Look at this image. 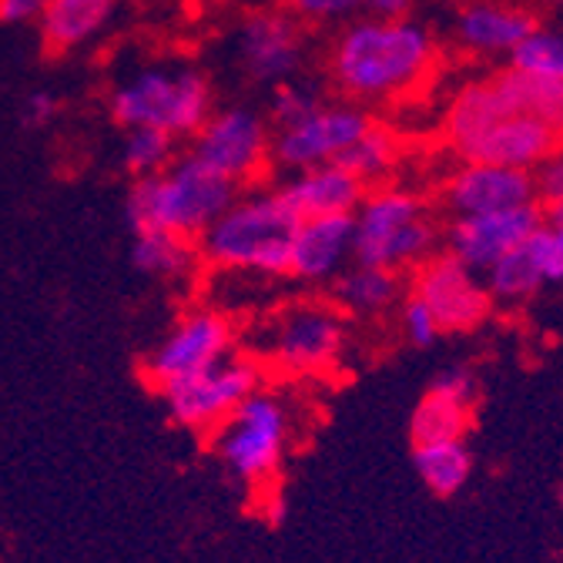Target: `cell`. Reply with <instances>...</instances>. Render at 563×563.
Listing matches in <instances>:
<instances>
[{
  "instance_id": "e575fe53",
  "label": "cell",
  "mask_w": 563,
  "mask_h": 563,
  "mask_svg": "<svg viewBox=\"0 0 563 563\" xmlns=\"http://www.w3.org/2000/svg\"><path fill=\"white\" fill-rule=\"evenodd\" d=\"M369 0H292V8L299 18L309 21H329V18H345L352 11L366 8Z\"/></svg>"
},
{
  "instance_id": "1f68e13d",
  "label": "cell",
  "mask_w": 563,
  "mask_h": 563,
  "mask_svg": "<svg viewBox=\"0 0 563 563\" xmlns=\"http://www.w3.org/2000/svg\"><path fill=\"white\" fill-rule=\"evenodd\" d=\"M537 188V205L543 211V222H563V148H556L533 178Z\"/></svg>"
},
{
  "instance_id": "4316f807",
  "label": "cell",
  "mask_w": 563,
  "mask_h": 563,
  "mask_svg": "<svg viewBox=\"0 0 563 563\" xmlns=\"http://www.w3.org/2000/svg\"><path fill=\"white\" fill-rule=\"evenodd\" d=\"M396 158H399L396 137L386 128L369 124V131L363 137L352 141V145L332 165H339L352 178H360L363 185H369V181H379L383 175H389V168L396 165Z\"/></svg>"
},
{
  "instance_id": "8fae6325",
  "label": "cell",
  "mask_w": 563,
  "mask_h": 563,
  "mask_svg": "<svg viewBox=\"0 0 563 563\" xmlns=\"http://www.w3.org/2000/svg\"><path fill=\"white\" fill-rule=\"evenodd\" d=\"M427 306L440 325V332H470L483 325L493 312V299L483 286V275L466 268L456 255L437 252L422 265H416L412 292Z\"/></svg>"
},
{
  "instance_id": "d6986e66",
  "label": "cell",
  "mask_w": 563,
  "mask_h": 563,
  "mask_svg": "<svg viewBox=\"0 0 563 563\" xmlns=\"http://www.w3.org/2000/svg\"><path fill=\"white\" fill-rule=\"evenodd\" d=\"M402 296L399 272L376 268V265H356L342 268L329 282V302L349 319V316H383L389 312Z\"/></svg>"
},
{
  "instance_id": "6da1fadb",
  "label": "cell",
  "mask_w": 563,
  "mask_h": 563,
  "mask_svg": "<svg viewBox=\"0 0 563 563\" xmlns=\"http://www.w3.org/2000/svg\"><path fill=\"white\" fill-rule=\"evenodd\" d=\"M299 219L275 191L239 195L222 216L211 222L198 239L201 265L249 275V278H286L289 242Z\"/></svg>"
},
{
  "instance_id": "e0dca14e",
  "label": "cell",
  "mask_w": 563,
  "mask_h": 563,
  "mask_svg": "<svg viewBox=\"0 0 563 563\" xmlns=\"http://www.w3.org/2000/svg\"><path fill=\"white\" fill-rule=\"evenodd\" d=\"M286 205L296 211V219H329V216H352L366 198V185L352 178L339 165H319L296 172L278 188Z\"/></svg>"
},
{
  "instance_id": "836d02e7",
  "label": "cell",
  "mask_w": 563,
  "mask_h": 563,
  "mask_svg": "<svg viewBox=\"0 0 563 563\" xmlns=\"http://www.w3.org/2000/svg\"><path fill=\"white\" fill-rule=\"evenodd\" d=\"M430 389L440 393V396H446V399H456V402H463V406H476V393H479L476 376H473L470 366H446V369L430 383Z\"/></svg>"
},
{
  "instance_id": "ac0fdd59",
  "label": "cell",
  "mask_w": 563,
  "mask_h": 563,
  "mask_svg": "<svg viewBox=\"0 0 563 563\" xmlns=\"http://www.w3.org/2000/svg\"><path fill=\"white\" fill-rule=\"evenodd\" d=\"M239 51L255 81L286 85V78L299 67V34L296 24L278 14H258L242 24Z\"/></svg>"
},
{
  "instance_id": "4dcf8cb0",
  "label": "cell",
  "mask_w": 563,
  "mask_h": 563,
  "mask_svg": "<svg viewBox=\"0 0 563 563\" xmlns=\"http://www.w3.org/2000/svg\"><path fill=\"white\" fill-rule=\"evenodd\" d=\"M322 101L312 88L306 85H278L275 95H272V121L275 128H289V124H299L302 118H309L312 111H319Z\"/></svg>"
},
{
  "instance_id": "f35d334b",
  "label": "cell",
  "mask_w": 563,
  "mask_h": 563,
  "mask_svg": "<svg viewBox=\"0 0 563 563\" xmlns=\"http://www.w3.org/2000/svg\"><path fill=\"white\" fill-rule=\"evenodd\" d=\"M556 504H560V510H563V483L556 486Z\"/></svg>"
},
{
  "instance_id": "d6a6232c",
  "label": "cell",
  "mask_w": 563,
  "mask_h": 563,
  "mask_svg": "<svg viewBox=\"0 0 563 563\" xmlns=\"http://www.w3.org/2000/svg\"><path fill=\"white\" fill-rule=\"evenodd\" d=\"M399 329H402L406 342L416 345V349H427V345H433L443 335L437 319H433V312L422 306L416 296L402 299V306H399Z\"/></svg>"
},
{
  "instance_id": "5b68a950",
  "label": "cell",
  "mask_w": 563,
  "mask_h": 563,
  "mask_svg": "<svg viewBox=\"0 0 563 563\" xmlns=\"http://www.w3.org/2000/svg\"><path fill=\"white\" fill-rule=\"evenodd\" d=\"M292 433L296 419L289 399L262 386L211 433V450L235 483L262 489L278 479L292 446Z\"/></svg>"
},
{
  "instance_id": "7a4b0ae2",
  "label": "cell",
  "mask_w": 563,
  "mask_h": 563,
  "mask_svg": "<svg viewBox=\"0 0 563 563\" xmlns=\"http://www.w3.org/2000/svg\"><path fill=\"white\" fill-rule=\"evenodd\" d=\"M239 198V188L208 172L191 155L175 158L165 172L141 178L124 198V222L131 235L168 232L198 242L201 232Z\"/></svg>"
},
{
  "instance_id": "52a82bcc",
  "label": "cell",
  "mask_w": 563,
  "mask_h": 563,
  "mask_svg": "<svg viewBox=\"0 0 563 563\" xmlns=\"http://www.w3.org/2000/svg\"><path fill=\"white\" fill-rule=\"evenodd\" d=\"M111 118L128 131L155 128L195 137L211 118V91L198 70H141L111 95Z\"/></svg>"
},
{
  "instance_id": "9c48e42d",
  "label": "cell",
  "mask_w": 563,
  "mask_h": 563,
  "mask_svg": "<svg viewBox=\"0 0 563 563\" xmlns=\"http://www.w3.org/2000/svg\"><path fill=\"white\" fill-rule=\"evenodd\" d=\"M262 386H265V369L249 352H232L219 366H211L195 379L162 393V399L175 427L211 437Z\"/></svg>"
},
{
  "instance_id": "74e56055",
  "label": "cell",
  "mask_w": 563,
  "mask_h": 563,
  "mask_svg": "<svg viewBox=\"0 0 563 563\" xmlns=\"http://www.w3.org/2000/svg\"><path fill=\"white\" fill-rule=\"evenodd\" d=\"M409 4H412V0H369L366 8L376 14V21H402Z\"/></svg>"
},
{
  "instance_id": "f1b7e54d",
  "label": "cell",
  "mask_w": 563,
  "mask_h": 563,
  "mask_svg": "<svg viewBox=\"0 0 563 563\" xmlns=\"http://www.w3.org/2000/svg\"><path fill=\"white\" fill-rule=\"evenodd\" d=\"M510 70L563 85V34L537 27L523 44L510 51Z\"/></svg>"
},
{
  "instance_id": "cb8c5ba5",
  "label": "cell",
  "mask_w": 563,
  "mask_h": 563,
  "mask_svg": "<svg viewBox=\"0 0 563 563\" xmlns=\"http://www.w3.org/2000/svg\"><path fill=\"white\" fill-rule=\"evenodd\" d=\"M470 427H473V406H463L456 399H446V396L427 389L422 399L412 406L409 440H412V446L456 443V440H466Z\"/></svg>"
},
{
  "instance_id": "ba28073f",
  "label": "cell",
  "mask_w": 563,
  "mask_h": 563,
  "mask_svg": "<svg viewBox=\"0 0 563 563\" xmlns=\"http://www.w3.org/2000/svg\"><path fill=\"white\" fill-rule=\"evenodd\" d=\"M235 342L239 329L232 316H225L219 306H195L181 312L175 325L155 342V349L141 363V379L162 396L229 360Z\"/></svg>"
},
{
  "instance_id": "5bb4252c",
  "label": "cell",
  "mask_w": 563,
  "mask_h": 563,
  "mask_svg": "<svg viewBox=\"0 0 563 563\" xmlns=\"http://www.w3.org/2000/svg\"><path fill=\"white\" fill-rule=\"evenodd\" d=\"M560 148V137L527 114H507L497 124H489L483 134L460 148V158L466 165H497L533 175L553 152Z\"/></svg>"
},
{
  "instance_id": "83f0119b",
  "label": "cell",
  "mask_w": 563,
  "mask_h": 563,
  "mask_svg": "<svg viewBox=\"0 0 563 563\" xmlns=\"http://www.w3.org/2000/svg\"><path fill=\"white\" fill-rule=\"evenodd\" d=\"M172 162H175V137L172 134L155 131V128L128 131L124 148H121V165L134 181L165 172Z\"/></svg>"
},
{
  "instance_id": "f546056e",
  "label": "cell",
  "mask_w": 563,
  "mask_h": 563,
  "mask_svg": "<svg viewBox=\"0 0 563 563\" xmlns=\"http://www.w3.org/2000/svg\"><path fill=\"white\" fill-rule=\"evenodd\" d=\"M543 286H563V222H543L527 242Z\"/></svg>"
},
{
  "instance_id": "ffe728a7",
  "label": "cell",
  "mask_w": 563,
  "mask_h": 563,
  "mask_svg": "<svg viewBox=\"0 0 563 563\" xmlns=\"http://www.w3.org/2000/svg\"><path fill=\"white\" fill-rule=\"evenodd\" d=\"M460 41L473 51L483 54H500V51H514L517 44H523L533 31L537 21L527 11L517 8H500V4H473L460 14Z\"/></svg>"
},
{
  "instance_id": "d4e9b609",
  "label": "cell",
  "mask_w": 563,
  "mask_h": 563,
  "mask_svg": "<svg viewBox=\"0 0 563 563\" xmlns=\"http://www.w3.org/2000/svg\"><path fill=\"white\" fill-rule=\"evenodd\" d=\"M412 466L433 497L450 500L470 483L473 476V453L466 440L456 443H430V446H412Z\"/></svg>"
},
{
  "instance_id": "3957f363",
  "label": "cell",
  "mask_w": 563,
  "mask_h": 563,
  "mask_svg": "<svg viewBox=\"0 0 563 563\" xmlns=\"http://www.w3.org/2000/svg\"><path fill=\"white\" fill-rule=\"evenodd\" d=\"M430 60L433 44L419 24L360 21L339 37L332 70L349 95L386 98L416 85Z\"/></svg>"
},
{
  "instance_id": "2e32d148",
  "label": "cell",
  "mask_w": 563,
  "mask_h": 563,
  "mask_svg": "<svg viewBox=\"0 0 563 563\" xmlns=\"http://www.w3.org/2000/svg\"><path fill=\"white\" fill-rule=\"evenodd\" d=\"M443 195L450 211H456V219L493 216V211H510L537 201L533 175L497 165H463L446 181Z\"/></svg>"
},
{
  "instance_id": "8d00e7d4",
  "label": "cell",
  "mask_w": 563,
  "mask_h": 563,
  "mask_svg": "<svg viewBox=\"0 0 563 563\" xmlns=\"http://www.w3.org/2000/svg\"><path fill=\"white\" fill-rule=\"evenodd\" d=\"M51 0H0V21L4 24H21L31 18H41Z\"/></svg>"
},
{
  "instance_id": "277c9868",
  "label": "cell",
  "mask_w": 563,
  "mask_h": 563,
  "mask_svg": "<svg viewBox=\"0 0 563 563\" xmlns=\"http://www.w3.org/2000/svg\"><path fill=\"white\" fill-rule=\"evenodd\" d=\"M349 349L345 316L329 299H299L272 309L249 332V356L286 376H329Z\"/></svg>"
},
{
  "instance_id": "7c38bea8",
  "label": "cell",
  "mask_w": 563,
  "mask_h": 563,
  "mask_svg": "<svg viewBox=\"0 0 563 563\" xmlns=\"http://www.w3.org/2000/svg\"><path fill=\"white\" fill-rule=\"evenodd\" d=\"M369 114L360 108H319L299 124L275 128L268 137V162L286 172L332 165L352 141L369 131Z\"/></svg>"
},
{
  "instance_id": "4fadbf2b",
  "label": "cell",
  "mask_w": 563,
  "mask_h": 563,
  "mask_svg": "<svg viewBox=\"0 0 563 563\" xmlns=\"http://www.w3.org/2000/svg\"><path fill=\"white\" fill-rule=\"evenodd\" d=\"M543 225V211L537 201L510 211H493V216L456 219L446 232V252L456 255L466 268L483 275L504 255L527 245V239Z\"/></svg>"
},
{
  "instance_id": "484cf974",
  "label": "cell",
  "mask_w": 563,
  "mask_h": 563,
  "mask_svg": "<svg viewBox=\"0 0 563 563\" xmlns=\"http://www.w3.org/2000/svg\"><path fill=\"white\" fill-rule=\"evenodd\" d=\"M530 242V239H527ZM483 286L493 299V306L504 302V306H517V302H527L533 299L540 289H543V275L530 255L527 245H520L517 252L504 255L497 265H489L483 272Z\"/></svg>"
},
{
  "instance_id": "d590c367",
  "label": "cell",
  "mask_w": 563,
  "mask_h": 563,
  "mask_svg": "<svg viewBox=\"0 0 563 563\" xmlns=\"http://www.w3.org/2000/svg\"><path fill=\"white\" fill-rule=\"evenodd\" d=\"M57 114V98L51 91H31L21 104V124L37 131V128H47Z\"/></svg>"
},
{
  "instance_id": "44dd1931",
  "label": "cell",
  "mask_w": 563,
  "mask_h": 563,
  "mask_svg": "<svg viewBox=\"0 0 563 563\" xmlns=\"http://www.w3.org/2000/svg\"><path fill=\"white\" fill-rule=\"evenodd\" d=\"M131 265L155 282H188L201 268L198 242L168 232H137L131 239Z\"/></svg>"
},
{
  "instance_id": "7402d4cb",
  "label": "cell",
  "mask_w": 563,
  "mask_h": 563,
  "mask_svg": "<svg viewBox=\"0 0 563 563\" xmlns=\"http://www.w3.org/2000/svg\"><path fill=\"white\" fill-rule=\"evenodd\" d=\"M489 81L504 95L514 114L537 118L563 141V85L560 81L530 78V75H520V70H500V75H493Z\"/></svg>"
},
{
  "instance_id": "8992f818",
  "label": "cell",
  "mask_w": 563,
  "mask_h": 563,
  "mask_svg": "<svg viewBox=\"0 0 563 563\" xmlns=\"http://www.w3.org/2000/svg\"><path fill=\"white\" fill-rule=\"evenodd\" d=\"M437 225L427 219L422 201L402 188L366 191L352 211V262L389 272L416 268L437 255Z\"/></svg>"
},
{
  "instance_id": "603a6c76",
  "label": "cell",
  "mask_w": 563,
  "mask_h": 563,
  "mask_svg": "<svg viewBox=\"0 0 563 563\" xmlns=\"http://www.w3.org/2000/svg\"><path fill=\"white\" fill-rule=\"evenodd\" d=\"M114 11V0H51L41 14V34L51 47H78L95 37Z\"/></svg>"
},
{
  "instance_id": "9a60e30c",
  "label": "cell",
  "mask_w": 563,
  "mask_h": 563,
  "mask_svg": "<svg viewBox=\"0 0 563 563\" xmlns=\"http://www.w3.org/2000/svg\"><path fill=\"white\" fill-rule=\"evenodd\" d=\"M352 262V216L329 219H299L289 242L286 278L302 286H329Z\"/></svg>"
},
{
  "instance_id": "30bf717a",
  "label": "cell",
  "mask_w": 563,
  "mask_h": 563,
  "mask_svg": "<svg viewBox=\"0 0 563 563\" xmlns=\"http://www.w3.org/2000/svg\"><path fill=\"white\" fill-rule=\"evenodd\" d=\"M208 172L222 175L235 188L255 181L268 165V128L249 108H229L211 114L188 152Z\"/></svg>"
}]
</instances>
